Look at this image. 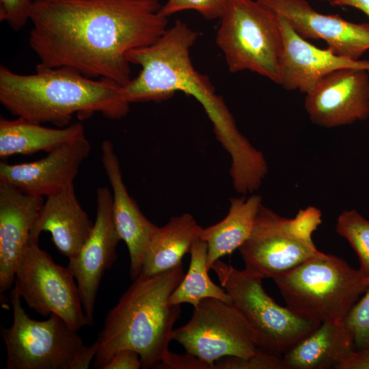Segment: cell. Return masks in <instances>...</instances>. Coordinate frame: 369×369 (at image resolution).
I'll return each mask as SVG.
<instances>
[{
	"label": "cell",
	"instance_id": "5",
	"mask_svg": "<svg viewBox=\"0 0 369 369\" xmlns=\"http://www.w3.org/2000/svg\"><path fill=\"white\" fill-rule=\"evenodd\" d=\"M273 279L289 309L320 323L343 321L368 286L359 269L323 252Z\"/></svg>",
	"mask_w": 369,
	"mask_h": 369
},
{
	"label": "cell",
	"instance_id": "6",
	"mask_svg": "<svg viewBox=\"0 0 369 369\" xmlns=\"http://www.w3.org/2000/svg\"><path fill=\"white\" fill-rule=\"evenodd\" d=\"M216 43L232 73L249 70L279 84L283 40L279 17L257 0H229Z\"/></svg>",
	"mask_w": 369,
	"mask_h": 369
},
{
	"label": "cell",
	"instance_id": "13",
	"mask_svg": "<svg viewBox=\"0 0 369 369\" xmlns=\"http://www.w3.org/2000/svg\"><path fill=\"white\" fill-rule=\"evenodd\" d=\"M369 71L345 68L321 78L305 94L304 107L310 121L333 128L369 118Z\"/></svg>",
	"mask_w": 369,
	"mask_h": 369
},
{
	"label": "cell",
	"instance_id": "23",
	"mask_svg": "<svg viewBox=\"0 0 369 369\" xmlns=\"http://www.w3.org/2000/svg\"><path fill=\"white\" fill-rule=\"evenodd\" d=\"M227 215L217 223L203 228L200 238L208 247L207 266L209 270L217 260L230 254L245 242L252 230L262 197L254 194L230 199Z\"/></svg>",
	"mask_w": 369,
	"mask_h": 369
},
{
	"label": "cell",
	"instance_id": "7",
	"mask_svg": "<svg viewBox=\"0 0 369 369\" xmlns=\"http://www.w3.org/2000/svg\"><path fill=\"white\" fill-rule=\"evenodd\" d=\"M210 269L251 328L259 348L282 356L320 325L276 303L264 289L263 278L245 268L219 259Z\"/></svg>",
	"mask_w": 369,
	"mask_h": 369
},
{
	"label": "cell",
	"instance_id": "4",
	"mask_svg": "<svg viewBox=\"0 0 369 369\" xmlns=\"http://www.w3.org/2000/svg\"><path fill=\"white\" fill-rule=\"evenodd\" d=\"M184 275L182 264L150 275H139L108 312L98 340L94 368H101L118 351L131 349L139 355L141 368L167 360L174 325L180 305L169 300Z\"/></svg>",
	"mask_w": 369,
	"mask_h": 369
},
{
	"label": "cell",
	"instance_id": "17",
	"mask_svg": "<svg viewBox=\"0 0 369 369\" xmlns=\"http://www.w3.org/2000/svg\"><path fill=\"white\" fill-rule=\"evenodd\" d=\"M44 204L43 197L25 193L0 180V292L15 281L20 257Z\"/></svg>",
	"mask_w": 369,
	"mask_h": 369
},
{
	"label": "cell",
	"instance_id": "16",
	"mask_svg": "<svg viewBox=\"0 0 369 369\" xmlns=\"http://www.w3.org/2000/svg\"><path fill=\"white\" fill-rule=\"evenodd\" d=\"M278 17L283 40L278 85L285 90L306 94L321 78L341 68L369 71V61L347 59L328 48L320 49L297 34L286 19Z\"/></svg>",
	"mask_w": 369,
	"mask_h": 369
},
{
	"label": "cell",
	"instance_id": "2",
	"mask_svg": "<svg viewBox=\"0 0 369 369\" xmlns=\"http://www.w3.org/2000/svg\"><path fill=\"white\" fill-rule=\"evenodd\" d=\"M198 36L185 23L176 20L153 44L130 51L128 61L139 66L141 70L123 86L124 96L130 104L163 101L177 92L193 96L213 123L216 138L230 154L231 164L245 165L253 160L257 149L239 131L209 78L193 67L190 49Z\"/></svg>",
	"mask_w": 369,
	"mask_h": 369
},
{
	"label": "cell",
	"instance_id": "25",
	"mask_svg": "<svg viewBox=\"0 0 369 369\" xmlns=\"http://www.w3.org/2000/svg\"><path fill=\"white\" fill-rule=\"evenodd\" d=\"M336 231L346 238L356 252L359 271L369 280V221L355 210L342 211L337 219Z\"/></svg>",
	"mask_w": 369,
	"mask_h": 369
},
{
	"label": "cell",
	"instance_id": "24",
	"mask_svg": "<svg viewBox=\"0 0 369 369\" xmlns=\"http://www.w3.org/2000/svg\"><path fill=\"white\" fill-rule=\"evenodd\" d=\"M189 269L169 297L172 305L189 303L195 307L203 299L213 298L232 303L226 290L214 283L208 275L207 266L208 247L206 243L198 238L190 252Z\"/></svg>",
	"mask_w": 369,
	"mask_h": 369
},
{
	"label": "cell",
	"instance_id": "1",
	"mask_svg": "<svg viewBox=\"0 0 369 369\" xmlns=\"http://www.w3.org/2000/svg\"><path fill=\"white\" fill-rule=\"evenodd\" d=\"M159 0H33L29 43L37 66H66L124 86L127 53L157 41L168 29Z\"/></svg>",
	"mask_w": 369,
	"mask_h": 369
},
{
	"label": "cell",
	"instance_id": "26",
	"mask_svg": "<svg viewBox=\"0 0 369 369\" xmlns=\"http://www.w3.org/2000/svg\"><path fill=\"white\" fill-rule=\"evenodd\" d=\"M351 331L355 349L369 351V280L364 295L343 320Z\"/></svg>",
	"mask_w": 369,
	"mask_h": 369
},
{
	"label": "cell",
	"instance_id": "31",
	"mask_svg": "<svg viewBox=\"0 0 369 369\" xmlns=\"http://www.w3.org/2000/svg\"><path fill=\"white\" fill-rule=\"evenodd\" d=\"M141 368L139 355L131 349H123L115 353L102 369Z\"/></svg>",
	"mask_w": 369,
	"mask_h": 369
},
{
	"label": "cell",
	"instance_id": "33",
	"mask_svg": "<svg viewBox=\"0 0 369 369\" xmlns=\"http://www.w3.org/2000/svg\"><path fill=\"white\" fill-rule=\"evenodd\" d=\"M337 369H369V351L355 350Z\"/></svg>",
	"mask_w": 369,
	"mask_h": 369
},
{
	"label": "cell",
	"instance_id": "27",
	"mask_svg": "<svg viewBox=\"0 0 369 369\" xmlns=\"http://www.w3.org/2000/svg\"><path fill=\"white\" fill-rule=\"evenodd\" d=\"M213 369H284L282 356L258 348L251 356L224 357L214 363Z\"/></svg>",
	"mask_w": 369,
	"mask_h": 369
},
{
	"label": "cell",
	"instance_id": "30",
	"mask_svg": "<svg viewBox=\"0 0 369 369\" xmlns=\"http://www.w3.org/2000/svg\"><path fill=\"white\" fill-rule=\"evenodd\" d=\"M154 368L210 369L207 364L188 353L184 355H178L171 353L167 360L159 363Z\"/></svg>",
	"mask_w": 369,
	"mask_h": 369
},
{
	"label": "cell",
	"instance_id": "10",
	"mask_svg": "<svg viewBox=\"0 0 369 369\" xmlns=\"http://www.w3.org/2000/svg\"><path fill=\"white\" fill-rule=\"evenodd\" d=\"M173 340L210 369L222 357L247 358L259 348L254 331L234 305L213 298L193 307L189 321L174 329Z\"/></svg>",
	"mask_w": 369,
	"mask_h": 369
},
{
	"label": "cell",
	"instance_id": "9",
	"mask_svg": "<svg viewBox=\"0 0 369 369\" xmlns=\"http://www.w3.org/2000/svg\"><path fill=\"white\" fill-rule=\"evenodd\" d=\"M14 286L10 292L13 323L3 327L6 369H70L83 344L77 331L51 314L44 320L31 318Z\"/></svg>",
	"mask_w": 369,
	"mask_h": 369
},
{
	"label": "cell",
	"instance_id": "22",
	"mask_svg": "<svg viewBox=\"0 0 369 369\" xmlns=\"http://www.w3.org/2000/svg\"><path fill=\"white\" fill-rule=\"evenodd\" d=\"M202 230L189 213L171 217L152 236L139 275H156L182 264V258L200 238Z\"/></svg>",
	"mask_w": 369,
	"mask_h": 369
},
{
	"label": "cell",
	"instance_id": "20",
	"mask_svg": "<svg viewBox=\"0 0 369 369\" xmlns=\"http://www.w3.org/2000/svg\"><path fill=\"white\" fill-rule=\"evenodd\" d=\"M343 321H325L282 355L284 369L336 368L355 351Z\"/></svg>",
	"mask_w": 369,
	"mask_h": 369
},
{
	"label": "cell",
	"instance_id": "12",
	"mask_svg": "<svg viewBox=\"0 0 369 369\" xmlns=\"http://www.w3.org/2000/svg\"><path fill=\"white\" fill-rule=\"evenodd\" d=\"M121 241L113 210L112 193L108 187L96 190V215L91 234L79 254L68 259L67 268L73 275L85 314L92 325L101 279L117 259Z\"/></svg>",
	"mask_w": 369,
	"mask_h": 369
},
{
	"label": "cell",
	"instance_id": "18",
	"mask_svg": "<svg viewBox=\"0 0 369 369\" xmlns=\"http://www.w3.org/2000/svg\"><path fill=\"white\" fill-rule=\"evenodd\" d=\"M100 150L101 161L112 189L115 226L121 241L128 248L130 275L135 279L141 273L146 250L158 226L143 214L129 195L113 144L109 140H104Z\"/></svg>",
	"mask_w": 369,
	"mask_h": 369
},
{
	"label": "cell",
	"instance_id": "35",
	"mask_svg": "<svg viewBox=\"0 0 369 369\" xmlns=\"http://www.w3.org/2000/svg\"><path fill=\"white\" fill-rule=\"evenodd\" d=\"M316 1H320V2H327V3H329L331 5L332 2L333 1V0H316Z\"/></svg>",
	"mask_w": 369,
	"mask_h": 369
},
{
	"label": "cell",
	"instance_id": "8",
	"mask_svg": "<svg viewBox=\"0 0 369 369\" xmlns=\"http://www.w3.org/2000/svg\"><path fill=\"white\" fill-rule=\"evenodd\" d=\"M321 217L314 206L288 219L262 204L249 236L238 249L245 269L263 279H273L320 254L312 234Z\"/></svg>",
	"mask_w": 369,
	"mask_h": 369
},
{
	"label": "cell",
	"instance_id": "28",
	"mask_svg": "<svg viewBox=\"0 0 369 369\" xmlns=\"http://www.w3.org/2000/svg\"><path fill=\"white\" fill-rule=\"evenodd\" d=\"M229 0H167L161 13L167 17L183 10H195L206 20L220 19Z\"/></svg>",
	"mask_w": 369,
	"mask_h": 369
},
{
	"label": "cell",
	"instance_id": "29",
	"mask_svg": "<svg viewBox=\"0 0 369 369\" xmlns=\"http://www.w3.org/2000/svg\"><path fill=\"white\" fill-rule=\"evenodd\" d=\"M33 0H0V20L5 21L16 31L30 19Z\"/></svg>",
	"mask_w": 369,
	"mask_h": 369
},
{
	"label": "cell",
	"instance_id": "34",
	"mask_svg": "<svg viewBox=\"0 0 369 369\" xmlns=\"http://www.w3.org/2000/svg\"><path fill=\"white\" fill-rule=\"evenodd\" d=\"M335 6H349L359 10L369 17V0H333Z\"/></svg>",
	"mask_w": 369,
	"mask_h": 369
},
{
	"label": "cell",
	"instance_id": "21",
	"mask_svg": "<svg viewBox=\"0 0 369 369\" xmlns=\"http://www.w3.org/2000/svg\"><path fill=\"white\" fill-rule=\"evenodd\" d=\"M85 137L83 126L75 122L66 127L49 128L20 118H0V158L15 154L50 152Z\"/></svg>",
	"mask_w": 369,
	"mask_h": 369
},
{
	"label": "cell",
	"instance_id": "19",
	"mask_svg": "<svg viewBox=\"0 0 369 369\" xmlns=\"http://www.w3.org/2000/svg\"><path fill=\"white\" fill-rule=\"evenodd\" d=\"M93 226L72 184L46 197L31 230L29 244H38L41 232H49L58 251L70 259L79 254Z\"/></svg>",
	"mask_w": 369,
	"mask_h": 369
},
{
	"label": "cell",
	"instance_id": "15",
	"mask_svg": "<svg viewBox=\"0 0 369 369\" xmlns=\"http://www.w3.org/2000/svg\"><path fill=\"white\" fill-rule=\"evenodd\" d=\"M90 144L85 137L64 145L36 161L0 164V180L36 196H50L74 184Z\"/></svg>",
	"mask_w": 369,
	"mask_h": 369
},
{
	"label": "cell",
	"instance_id": "11",
	"mask_svg": "<svg viewBox=\"0 0 369 369\" xmlns=\"http://www.w3.org/2000/svg\"><path fill=\"white\" fill-rule=\"evenodd\" d=\"M14 286L29 308L40 315L55 314L76 331L90 325L73 275L38 244L29 245L23 253Z\"/></svg>",
	"mask_w": 369,
	"mask_h": 369
},
{
	"label": "cell",
	"instance_id": "14",
	"mask_svg": "<svg viewBox=\"0 0 369 369\" xmlns=\"http://www.w3.org/2000/svg\"><path fill=\"white\" fill-rule=\"evenodd\" d=\"M284 18L305 40L320 39L335 54L353 60L369 50V23L316 11L306 0H257Z\"/></svg>",
	"mask_w": 369,
	"mask_h": 369
},
{
	"label": "cell",
	"instance_id": "3",
	"mask_svg": "<svg viewBox=\"0 0 369 369\" xmlns=\"http://www.w3.org/2000/svg\"><path fill=\"white\" fill-rule=\"evenodd\" d=\"M0 102L18 118L61 128L74 114L80 120L96 113L118 120L130 111L122 85L105 78L87 77L66 66H37L35 73L20 74L1 66Z\"/></svg>",
	"mask_w": 369,
	"mask_h": 369
},
{
	"label": "cell",
	"instance_id": "32",
	"mask_svg": "<svg viewBox=\"0 0 369 369\" xmlns=\"http://www.w3.org/2000/svg\"><path fill=\"white\" fill-rule=\"evenodd\" d=\"M99 348L97 339L91 346L84 345L75 356L70 369H87L94 361Z\"/></svg>",
	"mask_w": 369,
	"mask_h": 369
}]
</instances>
